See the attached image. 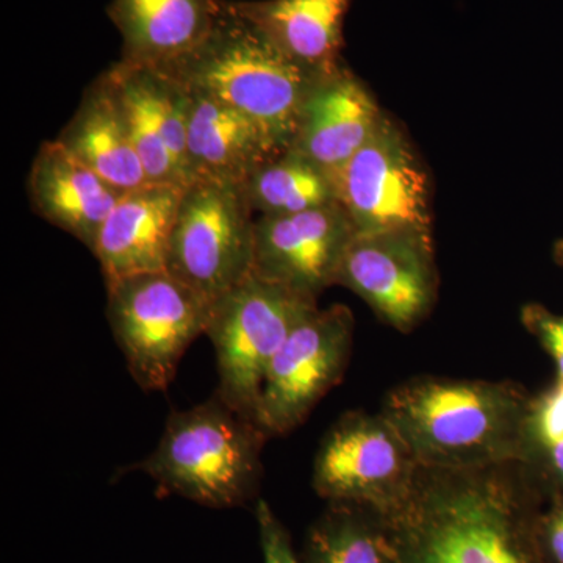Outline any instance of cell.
<instances>
[{"mask_svg": "<svg viewBox=\"0 0 563 563\" xmlns=\"http://www.w3.org/2000/svg\"><path fill=\"white\" fill-rule=\"evenodd\" d=\"M542 492L520 462L477 470H418L387 515L399 563H547Z\"/></svg>", "mask_w": 563, "mask_h": 563, "instance_id": "cell-1", "label": "cell"}, {"mask_svg": "<svg viewBox=\"0 0 563 563\" xmlns=\"http://www.w3.org/2000/svg\"><path fill=\"white\" fill-rule=\"evenodd\" d=\"M529 398L510 380L415 377L380 412L422 468L477 470L518 462Z\"/></svg>", "mask_w": 563, "mask_h": 563, "instance_id": "cell-2", "label": "cell"}, {"mask_svg": "<svg viewBox=\"0 0 563 563\" xmlns=\"http://www.w3.org/2000/svg\"><path fill=\"white\" fill-rule=\"evenodd\" d=\"M158 69L242 111L284 151L290 150L303 101L318 76L282 54L232 9L231 0H222L213 27L195 49Z\"/></svg>", "mask_w": 563, "mask_h": 563, "instance_id": "cell-3", "label": "cell"}, {"mask_svg": "<svg viewBox=\"0 0 563 563\" xmlns=\"http://www.w3.org/2000/svg\"><path fill=\"white\" fill-rule=\"evenodd\" d=\"M269 439L257 422L218 396L166 421L161 443L141 462L166 490L209 507L239 506L262 476V448Z\"/></svg>", "mask_w": 563, "mask_h": 563, "instance_id": "cell-4", "label": "cell"}, {"mask_svg": "<svg viewBox=\"0 0 563 563\" xmlns=\"http://www.w3.org/2000/svg\"><path fill=\"white\" fill-rule=\"evenodd\" d=\"M106 285L107 318L133 379L143 390H166L185 351L207 332L213 302L166 269Z\"/></svg>", "mask_w": 563, "mask_h": 563, "instance_id": "cell-5", "label": "cell"}, {"mask_svg": "<svg viewBox=\"0 0 563 563\" xmlns=\"http://www.w3.org/2000/svg\"><path fill=\"white\" fill-rule=\"evenodd\" d=\"M317 307V299L255 273L217 299L206 335L217 352L218 398L255 421L274 355Z\"/></svg>", "mask_w": 563, "mask_h": 563, "instance_id": "cell-6", "label": "cell"}, {"mask_svg": "<svg viewBox=\"0 0 563 563\" xmlns=\"http://www.w3.org/2000/svg\"><path fill=\"white\" fill-rule=\"evenodd\" d=\"M254 225L242 188L190 181L174 222L166 272L217 301L254 273Z\"/></svg>", "mask_w": 563, "mask_h": 563, "instance_id": "cell-7", "label": "cell"}, {"mask_svg": "<svg viewBox=\"0 0 563 563\" xmlns=\"http://www.w3.org/2000/svg\"><path fill=\"white\" fill-rule=\"evenodd\" d=\"M417 459L383 412L344 413L322 439L313 488L329 503H354L390 514L417 477Z\"/></svg>", "mask_w": 563, "mask_h": 563, "instance_id": "cell-8", "label": "cell"}, {"mask_svg": "<svg viewBox=\"0 0 563 563\" xmlns=\"http://www.w3.org/2000/svg\"><path fill=\"white\" fill-rule=\"evenodd\" d=\"M354 317L336 303L307 314L282 344L266 372L255 421L268 437L285 435L343 379L350 363Z\"/></svg>", "mask_w": 563, "mask_h": 563, "instance_id": "cell-9", "label": "cell"}, {"mask_svg": "<svg viewBox=\"0 0 563 563\" xmlns=\"http://www.w3.org/2000/svg\"><path fill=\"white\" fill-rule=\"evenodd\" d=\"M336 192L357 235L393 231L432 235L428 172L406 133L387 114L343 169Z\"/></svg>", "mask_w": 563, "mask_h": 563, "instance_id": "cell-10", "label": "cell"}, {"mask_svg": "<svg viewBox=\"0 0 563 563\" xmlns=\"http://www.w3.org/2000/svg\"><path fill=\"white\" fill-rule=\"evenodd\" d=\"M335 285L361 296L385 324L402 333L412 332L431 313L439 291L432 235L410 231L355 233Z\"/></svg>", "mask_w": 563, "mask_h": 563, "instance_id": "cell-11", "label": "cell"}, {"mask_svg": "<svg viewBox=\"0 0 563 563\" xmlns=\"http://www.w3.org/2000/svg\"><path fill=\"white\" fill-rule=\"evenodd\" d=\"M355 236L342 203L258 217L254 225V273L307 298H320L336 274Z\"/></svg>", "mask_w": 563, "mask_h": 563, "instance_id": "cell-12", "label": "cell"}, {"mask_svg": "<svg viewBox=\"0 0 563 563\" xmlns=\"http://www.w3.org/2000/svg\"><path fill=\"white\" fill-rule=\"evenodd\" d=\"M107 74L124 107L147 180L188 185V88L162 69L121 60Z\"/></svg>", "mask_w": 563, "mask_h": 563, "instance_id": "cell-13", "label": "cell"}, {"mask_svg": "<svg viewBox=\"0 0 563 563\" xmlns=\"http://www.w3.org/2000/svg\"><path fill=\"white\" fill-rule=\"evenodd\" d=\"M385 113L346 65L318 74L303 101L290 151L339 181L343 169L373 139Z\"/></svg>", "mask_w": 563, "mask_h": 563, "instance_id": "cell-14", "label": "cell"}, {"mask_svg": "<svg viewBox=\"0 0 563 563\" xmlns=\"http://www.w3.org/2000/svg\"><path fill=\"white\" fill-rule=\"evenodd\" d=\"M185 185L147 181L124 191L103 222L92 255L103 279L163 272Z\"/></svg>", "mask_w": 563, "mask_h": 563, "instance_id": "cell-15", "label": "cell"}, {"mask_svg": "<svg viewBox=\"0 0 563 563\" xmlns=\"http://www.w3.org/2000/svg\"><path fill=\"white\" fill-rule=\"evenodd\" d=\"M188 92V184L209 180L242 188L252 174L287 152L242 111L206 92Z\"/></svg>", "mask_w": 563, "mask_h": 563, "instance_id": "cell-16", "label": "cell"}, {"mask_svg": "<svg viewBox=\"0 0 563 563\" xmlns=\"http://www.w3.org/2000/svg\"><path fill=\"white\" fill-rule=\"evenodd\" d=\"M27 191L36 214L91 252L103 222L124 195L77 161L57 140L41 144L32 162Z\"/></svg>", "mask_w": 563, "mask_h": 563, "instance_id": "cell-17", "label": "cell"}, {"mask_svg": "<svg viewBox=\"0 0 563 563\" xmlns=\"http://www.w3.org/2000/svg\"><path fill=\"white\" fill-rule=\"evenodd\" d=\"M55 140L118 190H133L150 181L107 70L88 85L76 113Z\"/></svg>", "mask_w": 563, "mask_h": 563, "instance_id": "cell-18", "label": "cell"}, {"mask_svg": "<svg viewBox=\"0 0 563 563\" xmlns=\"http://www.w3.org/2000/svg\"><path fill=\"white\" fill-rule=\"evenodd\" d=\"M222 0H111L107 16L121 33V62L163 68L211 31Z\"/></svg>", "mask_w": 563, "mask_h": 563, "instance_id": "cell-19", "label": "cell"}, {"mask_svg": "<svg viewBox=\"0 0 563 563\" xmlns=\"http://www.w3.org/2000/svg\"><path fill=\"white\" fill-rule=\"evenodd\" d=\"M351 0H231L291 62L310 74L343 65V27Z\"/></svg>", "mask_w": 563, "mask_h": 563, "instance_id": "cell-20", "label": "cell"}, {"mask_svg": "<svg viewBox=\"0 0 563 563\" xmlns=\"http://www.w3.org/2000/svg\"><path fill=\"white\" fill-rule=\"evenodd\" d=\"M302 563H399L387 515L354 503H329L310 528Z\"/></svg>", "mask_w": 563, "mask_h": 563, "instance_id": "cell-21", "label": "cell"}, {"mask_svg": "<svg viewBox=\"0 0 563 563\" xmlns=\"http://www.w3.org/2000/svg\"><path fill=\"white\" fill-rule=\"evenodd\" d=\"M242 191L258 217L301 213L339 202L331 176L290 150L252 174Z\"/></svg>", "mask_w": 563, "mask_h": 563, "instance_id": "cell-22", "label": "cell"}, {"mask_svg": "<svg viewBox=\"0 0 563 563\" xmlns=\"http://www.w3.org/2000/svg\"><path fill=\"white\" fill-rule=\"evenodd\" d=\"M518 462L544 499H563V379L529 398Z\"/></svg>", "mask_w": 563, "mask_h": 563, "instance_id": "cell-23", "label": "cell"}, {"mask_svg": "<svg viewBox=\"0 0 563 563\" xmlns=\"http://www.w3.org/2000/svg\"><path fill=\"white\" fill-rule=\"evenodd\" d=\"M521 322L553 358L558 377L563 379V317L540 303H528L521 310Z\"/></svg>", "mask_w": 563, "mask_h": 563, "instance_id": "cell-24", "label": "cell"}, {"mask_svg": "<svg viewBox=\"0 0 563 563\" xmlns=\"http://www.w3.org/2000/svg\"><path fill=\"white\" fill-rule=\"evenodd\" d=\"M258 536L265 563H302L291 547L290 536L274 515L272 507L265 501H258L257 510Z\"/></svg>", "mask_w": 563, "mask_h": 563, "instance_id": "cell-25", "label": "cell"}, {"mask_svg": "<svg viewBox=\"0 0 563 563\" xmlns=\"http://www.w3.org/2000/svg\"><path fill=\"white\" fill-rule=\"evenodd\" d=\"M539 540L547 563H563V499H551L539 521Z\"/></svg>", "mask_w": 563, "mask_h": 563, "instance_id": "cell-26", "label": "cell"}, {"mask_svg": "<svg viewBox=\"0 0 563 563\" xmlns=\"http://www.w3.org/2000/svg\"><path fill=\"white\" fill-rule=\"evenodd\" d=\"M554 257L558 263H561L563 265V239L561 242H558L554 247Z\"/></svg>", "mask_w": 563, "mask_h": 563, "instance_id": "cell-27", "label": "cell"}]
</instances>
